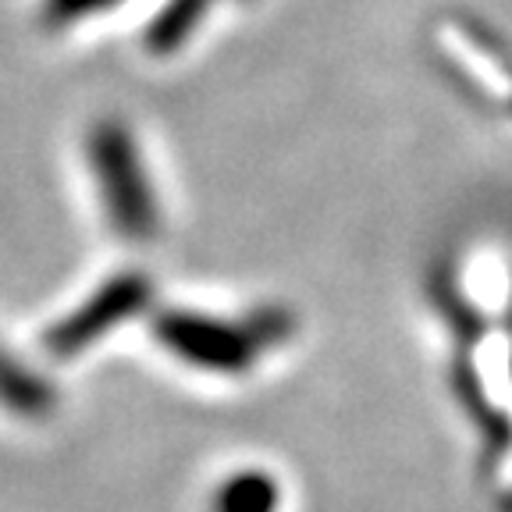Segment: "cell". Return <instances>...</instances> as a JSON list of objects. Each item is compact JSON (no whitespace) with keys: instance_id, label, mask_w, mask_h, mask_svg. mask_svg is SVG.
<instances>
[{"instance_id":"obj_1","label":"cell","mask_w":512,"mask_h":512,"mask_svg":"<svg viewBox=\"0 0 512 512\" xmlns=\"http://www.w3.org/2000/svg\"><path fill=\"white\" fill-rule=\"evenodd\" d=\"M285 317L200 310L168 320L164 345L207 381H246L285 345Z\"/></svg>"},{"instance_id":"obj_2","label":"cell","mask_w":512,"mask_h":512,"mask_svg":"<svg viewBox=\"0 0 512 512\" xmlns=\"http://www.w3.org/2000/svg\"><path fill=\"white\" fill-rule=\"evenodd\" d=\"M285 488L264 466H242L224 473L210 491V512H281Z\"/></svg>"}]
</instances>
